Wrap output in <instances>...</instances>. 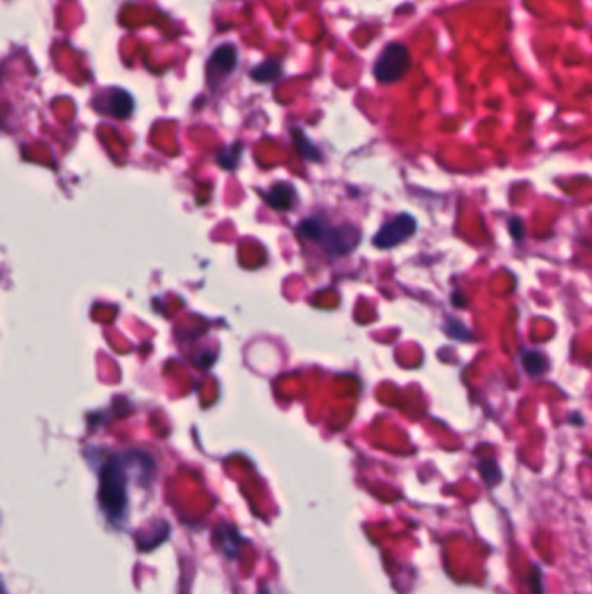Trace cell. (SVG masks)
Returning <instances> with one entry per match:
<instances>
[{"instance_id": "7a4b0ae2", "label": "cell", "mask_w": 592, "mask_h": 594, "mask_svg": "<svg viewBox=\"0 0 592 594\" xmlns=\"http://www.w3.org/2000/svg\"><path fill=\"white\" fill-rule=\"evenodd\" d=\"M299 233L311 238V240L321 242L328 252L337 254V256L351 252L359 240V233L356 228L340 226L331 230L318 219H304L299 224Z\"/></svg>"}, {"instance_id": "52a82bcc", "label": "cell", "mask_w": 592, "mask_h": 594, "mask_svg": "<svg viewBox=\"0 0 592 594\" xmlns=\"http://www.w3.org/2000/svg\"><path fill=\"white\" fill-rule=\"evenodd\" d=\"M294 188L288 185H275L268 193H266L264 198L273 209L276 211H287V209L292 207L294 204Z\"/></svg>"}, {"instance_id": "ba28073f", "label": "cell", "mask_w": 592, "mask_h": 594, "mask_svg": "<svg viewBox=\"0 0 592 594\" xmlns=\"http://www.w3.org/2000/svg\"><path fill=\"white\" fill-rule=\"evenodd\" d=\"M217 544L224 551L228 558H235L240 551V545L243 544V539L240 537L238 530L231 528V526H219L217 530Z\"/></svg>"}, {"instance_id": "5b68a950", "label": "cell", "mask_w": 592, "mask_h": 594, "mask_svg": "<svg viewBox=\"0 0 592 594\" xmlns=\"http://www.w3.org/2000/svg\"><path fill=\"white\" fill-rule=\"evenodd\" d=\"M94 106L103 113L111 115L115 118H129L134 111V99L123 89L111 87L97 96Z\"/></svg>"}, {"instance_id": "3957f363", "label": "cell", "mask_w": 592, "mask_h": 594, "mask_svg": "<svg viewBox=\"0 0 592 594\" xmlns=\"http://www.w3.org/2000/svg\"><path fill=\"white\" fill-rule=\"evenodd\" d=\"M412 58L407 46L400 42H391L382 49L374 65V75L381 84H393L398 82L410 70Z\"/></svg>"}, {"instance_id": "8992f818", "label": "cell", "mask_w": 592, "mask_h": 594, "mask_svg": "<svg viewBox=\"0 0 592 594\" xmlns=\"http://www.w3.org/2000/svg\"><path fill=\"white\" fill-rule=\"evenodd\" d=\"M238 63V51L233 44H223L217 49H214L211 59L207 63V77L212 85L219 82L221 78L228 77L235 72Z\"/></svg>"}, {"instance_id": "5bb4252c", "label": "cell", "mask_w": 592, "mask_h": 594, "mask_svg": "<svg viewBox=\"0 0 592 594\" xmlns=\"http://www.w3.org/2000/svg\"><path fill=\"white\" fill-rule=\"evenodd\" d=\"M509 231H511V235L514 238H522L523 237V223H522V219H516V218H512L511 221H509Z\"/></svg>"}, {"instance_id": "6da1fadb", "label": "cell", "mask_w": 592, "mask_h": 594, "mask_svg": "<svg viewBox=\"0 0 592 594\" xmlns=\"http://www.w3.org/2000/svg\"><path fill=\"white\" fill-rule=\"evenodd\" d=\"M127 485L129 473L125 468V459L113 455L108 459L99 471V490L97 499L106 518L113 523H122L127 514Z\"/></svg>"}, {"instance_id": "9c48e42d", "label": "cell", "mask_w": 592, "mask_h": 594, "mask_svg": "<svg viewBox=\"0 0 592 594\" xmlns=\"http://www.w3.org/2000/svg\"><path fill=\"white\" fill-rule=\"evenodd\" d=\"M282 75V61L275 58H269L266 61H262L261 65H257L256 68L250 72V77L256 82H262V84H268V82H275L276 78Z\"/></svg>"}, {"instance_id": "30bf717a", "label": "cell", "mask_w": 592, "mask_h": 594, "mask_svg": "<svg viewBox=\"0 0 592 594\" xmlns=\"http://www.w3.org/2000/svg\"><path fill=\"white\" fill-rule=\"evenodd\" d=\"M523 367L530 376L538 377L547 371V358L541 351H526L523 354Z\"/></svg>"}, {"instance_id": "8fae6325", "label": "cell", "mask_w": 592, "mask_h": 594, "mask_svg": "<svg viewBox=\"0 0 592 594\" xmlns=\"http://www.w3.org/2000/svg\"><path fill=\"white\" fill-rule=\"evenodd\" d=\"M292 134H294V143H295V148H297V151L301 153L304 159L318 160V149L311 144L308 136H304V134H302L299 129H294V132Z\"/></svg>"}, {"instance_id": "4fadbf2b", "label": "cell", "mask_w": 592, "mask_h": 594, "mask_svg": "<svg viewBox=\"0 0 592 594\" xmlns=\"http://www.w3.org/2000/svg\"><path fill=\"white\" fill-rule=\"evenodd\" d=\"M447 332H448V335L459 339V341H469V339L473 338L471 332L466 328V325L457 318L447 320Z\"/></svg>"}, {"instance_id": "7c38bea8", "label": "cell", "mask_w": 592, "mask_h": 594, "mask_svg": "<svg viewBox=\"0 0 592 594\" xmlns=\"http://www.w3.org/2000/svg\"><path fill=\"white\" fill-rule=\"evenodd\" d=\"M479 471H481L483 480H485L488 485H497L498 481H500V478H502L500 468H498V464L495 461H490V459L483 461L481 464H479Z\"/></svg>"}, {"instance_id": "277c9868", "label": "cell", "mask_w": 592, "mask_h": 594, "mask_svg": "<svg viewBox=\"0 0 592 594\" xmlns=\"http://www.w3.org/2000/svg\"><path fill=\"white\" fill-rule=\"evenodd\" d=\"M415 228H417V223L410 214H400L398 218L381 228L379 233L374 237V245L377 249L396 247L415 233Z\"/></svg>"}]
</instances>
